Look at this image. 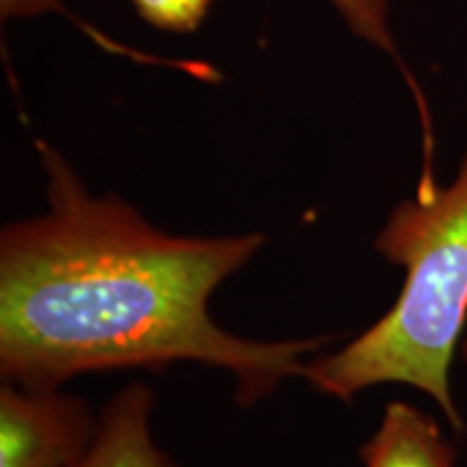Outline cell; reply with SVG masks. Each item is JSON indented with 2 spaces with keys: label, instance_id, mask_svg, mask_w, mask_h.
Returning a JSON list of instances; mask_svg holds the SVG:
<instances>
[{
  "label": "cell",
  "instance_id": "obj_5",
  "mask_svg": "<svg viewBox=\"0 0 467 467\" xmlns=\"http://www.w3.org/2000/svg\"><path fill=\"white\" fill-rule=\"evenodd\" d=\"M359 454L364 467H457L435 420L405 402L385 407L381 426Z\"/></svg>",
  "mask_w": 467,
  "mask_h": 467
},
{
  "label": "cell",
  "instance_id": "obj_7",
  "mask_svg": "<svg viewBox=\"0 0 467 467\" xmlns=\"http://www.w3.org/2000/svg\"><path fill=\"white\" fill-rule=\"evenodd\" d=\"M148 25L169 33H192L202 26L213 0H130Z\"/></svg>",
  "mask_w": 467,
  "mask_h": 467
},
{
  "label": "cell",
  "instance_id": "obj_4",
  "mask_svg": "<svg viewBox=\"0 0 467 467\" xmlns=\"http://www.w3.org/2000/svg\"><path fill=\"white\" fill-rule=\"evenodd\" d=\"M154 394L134 381L117 392L100 413V429L80 467H180L151 435Z\"/></svg>",
  "mask_w": 467,
  "mask_h": 467
},
{
  "label": "cell",
  "instance_id": "obj_3",
  "mask_svg": "<svg viewBox=\"0 0 467 467\" xmlns=\"http://www.w3.org/2000/svg\"><path fill=\"white\" fill-rule=\"evenodd\" d=\"M100 418L78 396L57 389L0 388V467H80Z\"/></svg>",
  "mask_w": 467,
  "mask_h": 467
},
{
  "label": "cell",
  "instance_id": "obj_2",
  "mask_svg": "<svg viewBox=\"0 0 467 467\" xmlns=\"http://www.w3.org/2000/svg\"><path fill=\"white\" fill-rule=\"evenodd\" d=\"M375 249L405 268L399 299L347 347L309 359L306 381L344 402L377 385H411L461 429L451 364L467 320V154L451 184L420 180L416 197L385 221Z\"/></svg>",
  "mask_w": 467,
  "mask_h": 467
},
{
  "label": "cell",
  "instance_id": "obj_8",
  "mask_svg": "<svg viewBox=\"0 0 467 467\" xmlns=\"http://www.w3.org/2000/svg\"><path fill=\"white\" fill-rule=\"evenodd\" d=\"M463 358H465V361H467V340H465V344H463Z\"/></svg>",
  "mask_w": 467,
  "mask_h": 467
},
{
  "label": "cell",
  "instance_id": "obj_1",
  "mask_svg": "<svg viewBox=\"0 0 467 467\" xmlns=\"http://www.w3.org/2000/svg\"><path fill=\"white\" fill-rule=\"evenodd\" d=\"M48 210L0 234V375L57 389L110 370L191 361L225 370L238 405L306 379V355L336 336L249 340L217 325L210 296L247 266L266 236H180L115 192L93 195L61 151L37 139Z\"/></svg>",
  "mask_w": 467,
  "mask_h": 467
},
{
  "label": "cell",
  "instance_id": "obj_6",
  "mask_svg": "<svg viewBox=\"0 0 467 467\" xmlns=\"http://www.w3.org/2000/svg\"><path fill=\"white\" fill-rule=\"evenodd\" d=\"M355 37L396 57L389 28V0H329Z\"/></svg>",
  "mask_w": 467,
  "mask_h": 467
}]
</instances>
